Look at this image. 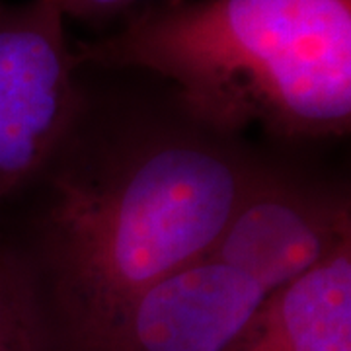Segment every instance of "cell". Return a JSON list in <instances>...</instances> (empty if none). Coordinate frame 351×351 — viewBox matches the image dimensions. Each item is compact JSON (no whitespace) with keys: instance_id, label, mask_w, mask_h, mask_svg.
I'll use <instances>...</instances> for the list:
<instances>
[{"instance_id":"6da1fadb","label":"cell","mask_w":351,"mask_h":351,"mask_svg":"<svg viewBox=\"0 0 351 351\" xmlns=\"http://www.w3.org/2000/svg\"><path fill=\"white\" fill-rule=\"evenodd\" d=\"M75 55L78 66L170 80L182 110L221 135L350 131L351 0L149 2Z\"/></svg>"},{"instance_id":"7a4b0ae2","label":"cell","mask_w":351,"mask_h":351,"mask_svg":"<svg viewBox=\"0 0 351 351\" xmlns=\"http://www.w3.org/2000/svg\"><path fill=\"white\" fill-rule=\"evenodd\" d=\"M262 170L207 138L166 135L61 180L45 230L71 351L145 289L205 260Z\"/></svg>"},{"instance_id":"3957f363","label":"cell","mask_w":351,"mask_h":351,"mask_svg":"<svg viewBox=\"0 0 351 351\" xmlns=\"http://www.w3.org/2000/svg\"><path fill=\"white\" fill-rule=\"evenodd\" d=\"M64 18L57 0H0V201L43 172L80 112Z\"/></svg>"},{"instance_id":"277c9868","label":"cell","mask_w":351,"mask_h":351,"mask_svg":"<svg viewBox=\"0 0 351 351\" xmlns=\"http://www.w3.org/2000/svg\"><path fill=\"white\" fill-rule=\"evenodd\" d=\"M350 228V205L341 195L262 172L207 258L274 293L351 244Z\"/></svg>"},{"instance_id":"5b68a950","label":"cell","mask_w":351,"mask_h":351,"mask_svg":"<svg viewBox=\"0 0 351 351\" xmlns=\"http://www.w3.org/2000/svg\"><path fill=\"white\" fill-rule=\"evenodd\" d=\"M267 297L239 269L205 258L145 289L84 351H226Z\"/></svg>"},{"instance_id":"8992f818","label":"cell","mask_w":351,"mask_h":351,"mask_svg":"<svg viewBox=\"0 0 351 351\" xmlns=\"http://www.w3.org/2000/svg\"><path fill=\"white\" fill-rule=\"evenodd\" d=\"M226 351H351V244L269 293Z\"/></svg>"},{"instance_id":"52a82bcc","label":"cell","mask_w":351,"mask_h":351,"mask_svg":"<svg viewBox=\"0 0 351 351\" xmlns=\"http://www.w3.org/2000/svg\"><path fill=\"white\" fill-rule=\"evenodd\" d=\"M0 351H47L38 271L6 248H0Z\"/></svg>"},{"instance_id":"ba28073f","label":"cell","mask_w":351,"mask_h":351,"mask_svg":"<svg viewBox=\"0 0 351 351\" xmlns=\"http://www.w3.org/2000/svg\"><path fill=\"white\" fill-rule=\"evenodd\" d=\"M64 16H73L84 22H98L110 16L125 12L141 0H57ZM158 2H178V0H158Z\"/></svg>"}]
</instances>
